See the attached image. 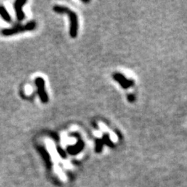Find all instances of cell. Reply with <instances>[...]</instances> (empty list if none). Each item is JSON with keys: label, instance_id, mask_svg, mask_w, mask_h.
Wrapping results in <instances>:
<instances>
[{"label": "cell", "instance_id": "cell-4", "mask_svg": "<svg viewBox=\"0 0 187 187\" xmlns=\"http://www.w3.org/2000/svg\"><path fill=\"white\" fill-rule=\"evenodd\" d=\"M26 3V1H20V0H17L14 2V9L16 11V15L18 21H22L25 18L24 13H23V6Z\"/></svg>", "mask_w": 187, "mask_h": 187}, {"label": "cell", "instance_id": "cell-2", "mask_svg": "<svg viewBox=\"0 0 187 187\" xmlns=\"http://www.w3.org/2000/svg\"><path fill=\"white\" fill-rule=\"evenodd\" d=\"M36 27V23L35 21H30L24 25H16L12 28L3 29L1 31L3 36H11V35H17L19 33H23L25 31H30L33 30Z\"/></svg>", "mask_w": 187, "mask_h": 187}, {"label": "cell", "instance_id": "cell-5", "mask_svg": "<svg viewBox=\"0 0 187 187\" xmlns=\"http://www.w3.org/2000/svg\"><path fill=\"white\" fill-rule=\"evenodd\" d=\"M83 148V141L80 140L79 138L78 139V142L76 145L74 146H70L67 148V151H68L69 154H76L79 152L80 151H82Z\"/></svg>", "mask_w": 187, "mask_h": 187}, {"label": "cell", "instance_id": "cell-6", "mask_svg": "<svg viewBox=\"0 0 187 187\" xmlns=\"http://www.w3.org/2000/svg\"><path fill=\"white\" fill-rule=\"evenodd\" d=\"M0 16L2 17L4 20L7 23H10L12 20L11 17H10V13L6 10V9L3 6H0Z\"/></svg>", "mask_w": 187, "mask_h": 187}, {"label": "cell", "instance_id": "cell-1", "mask_svg": "<svg viewBox=\"0 0 187 187\" xmlns=\"http://www.w3.org/2000/svg\"><path fill=\"white\" fill-rule=\"evenodd\" d=\"M53 10L57 13H65L67 14L70 18V35L72 38H76L77 36L78 31V18L77 15L73 11L70 10L67 7L61 6H55L53 7Z\"/></svg>", "mask_w": 187, "mask_h": 187}, {"label": "cell", "instance_id": "cell-3", "mask_svg": "<svg viewBox=\"0 0 187 187\" xmlns=\"http://www.w3.org/2000/svg\"><path fill=\"white\" fill-rule=\"evenodd\" d=\"M35 84L38 88V94L42 103H47L48 101V96L45 91V83L42 77H38L35 79Z\"/></svg>", "mask_w": 187, "mask_h": 187}, {"label": "cell", "instance_id": "cell-7", "mask_svg": "<svg viewBox=\"0 0 187 187\" xmlns=\"http://www.w3.org/2000/svg\"><path fill=\"white\" fill-rule=\"evenodd\" d=\"M57 149H58V153L60 154V156H61L62 157H66V153H65L61 148H58Z\"/></svg>", "mask_w": 187, "mask_h": 187}]
</instances>
